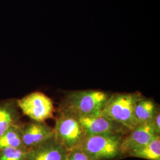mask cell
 Masks as SVG:
<instances>
[{
    "label": "cell",
    "mask_w": 160,
    "mask_h": 160,
    "mask_svg": "<svg viewBox=\"0 0 160 160\" xmlns=\"http://www.w3.org/2000/svg\"><path fill=\"white\" fill-rule=\"evenodd\" d=\"M155 135L152 121L138 125L123 138L120 157H129L133 151L148 143Z\"/></svg>",
    "instance_id": "cell-7"
},
{
    "label": "cell",
    "mask_w": 160,
    "mask_h": 160,
    "mask_svg": "<svg viewBox=\"0 0 160 160\" xmlns=\"http://www.w3.org/2000/svg\"><path fill=\"white\" fill-rule=\"evenodd\" d=\"M68 152L53 138L29 149L26 160H65Z\"/></svg>",
    "instance_id": "cell-9"
},
{
    "label": "cell",
    "mask_w": 160,
    "mask_h": 160,
    "mask_svg": "<svg viewBox=\"0 0 160 160\" xmlns=\"http://www.w3.org/2000/svg\"><path fill=\"white\" fill-rule=\"evenodd\" d=\"M121 135H86L77 148L83 151L92 160H112L120 158L123 138Z\"/></svg>",
    "instance_id": "cell-3"
},
{
    "label": "cell",
    "mask_w": 160,
    "mask_h": 160,
    "mask_svg": "<svg viewBox=\"0 0 160 160\" xmlns=\"http://www.w3.org/2000/svg\"><path fill=\"white\" fill-rule=\"evenodd\" d=\"M22 139L26 148H32L54 138L55 130L45 122L32 120L22 124Z\"/></svg>",
    "instance_id": "cell-8"
},
{
    "label": "cell",
    "mask_w": 160,
    "mask_h": 160,
    "mask_svg": "<svg viewBox=\"0 0 160 160\" xmlns=\"http://www.w3.org/2000/svg\"><path fill=\"white\" fill-rule=\"evenodd\" d=\"M110 95L96 90L70 92L63 98L58 110L77 117L100 115Z\"/></svg>",
    "instance_id": "cell-1"
},
{
    "label": "cell",
    "mask_w": 160,
    "mask_h": 160,
    "mask_svg": "<svg viewBox=\"0 0 160 160\" xmlns=\"http://www.w3.org/2000/svg\"><path fill=\"white\" fill-rule=\"evenodd\" d=\"M86 135H121L130 131L120 123L101 115L77 117Z\"/></svg>",
    "instance_id": "cell-6"
},
{
    "label": "cell",
    "mask_w": 160,
    "mask_h": 160,
    "mask_svg": "<svg viewBox=\"0 0 160 160\" xmlns=\"http://www.w3.org/2000/svg\"><path fill=\"white\" fill-rule=\"evenodd\" d=\"M129 157L148 160H160V135H155L148 143L133 151Z\"/></svg>",
    "instance_id": "cell-12"
},
{
    "label": "cell",
    "mask_w": 160,
    "mask_h": 160,
    "mask_svg": "<svg viewBox=\"0 0 160 160\" xmlns=\"http://www.w3.org/2000/svg\"><path fill=\"white\" fill-rule=\"evenodd\" d=\"M65 160H92L80 148H75L68 152Z\"/></svg>",
    "instance_id": "cell-15"
},
{
    "label": "cell",
    "mask_w": 160,
    "mask_h": 160,
    "mask_svg": "<svg viewBox=\"0 0 160 160\" xmlns=\"http://www.w3.org/2000/svg\"><path fill=\"white\" fill-rule=\"evenodd\" d=\"M54 138L68 151L77 148L86 134L77 116L59 110L55 118Z\"/></svg>",
    "instance_id": "cell-4"
},
{
    "label": "cell",
    "mask_w": 160,
    "mask_h": 160,
    "mask_svg": "<svg viewBox=\"0 0 160 160\" xmlns=\"http://www.w3.org/2000/svg\"><path fill=\"white\" fill-rule=\"evenodd\" d=\"M21 116L17 99L8 98L0 102V137L12 126L20 123Z\"/></svg>",
    "instance_id": "cell-10"
},
{
    "label": "cell",
    "mask_w": 160,
    "mask_h": 160,
    "mask_svg": "<svg viewBox=\"0 0 160 160\" xmlns=\"http://www.w3.org/2000/svg\"><path fill=\"white\" fill-rule=\"evenodd\" d=\"M22 122L12 126L0 137V150L9 147H24L22 139Z\"/></svg>",
    "instance_id": "cell-13"
},
{
    "label": "cell",
    "mask_w": 160,
    "mask_h": 160,
    "mask_svg": "<svg viewBox=\"0 0 160 160\" xmlns=\"http://www.w3.org/2000/svg\"><path fill=\"white\" fill-rule=\"evenodd\" d=\"M17 103L23 114L32 120L45 122L47 119L55 118L53 102L42 92H31L21 99H17Z\"/></svg>",
    "instance_id": "cell-5"
},
{
    "label": "cell",
    "mask_w": 160,
    "mask_h": 160,
    "mask_svg": "<svg viewBox=\"0 0 160 160\" xmlns=\"http://www.w3.org/2000/svg\"><path fill=\"white\" fill-rule=\"evenodd\" d=\"M160 110L158 111L156 115L155 116L154 119L152 120L153 125L154 127L155 132L157 135H160Z\"/></svg>",
    "instance_id": "cell-16"
},
{
    "label": "cell",
    "mask_w": 160,
    "mask_h": 160,
    "mask_svg": "<svg viewBox=\"0 0 160 160\" xmlns=\"http://www.w3.org/2000/svg\"><path fill=\"white\" fill-rule=\"evenodd\" d=\"M143 96L139 92L110 95L100 115L120 123L131 131L138 125L134 110L136 103Z\"/></svg>",
    "instance_id": "cell-2"
},
{
    "label": "cell",
    "mask_w": 160,
    "mask_h": 160,
    "mask_svg": "<svg viewBox=\"0 0 160 160\" xmlns=\"http://www.w3.org/2000/svg\"><path fill=\"white\" fill-rule=\"evenodd\" d=\"M28 148L9 147L0 150V160H26Z\"/></svg>",
    "instance_id": "cell-14"
},
{
    "label": "cell",
    "mask_w": 160,
    "mask_h": 160,
    "mask_svg": "<svg viewBox=\"0 0 160 160\" xmlns=\"http://www.w3.org/2000/svg\"><path fill=\"white\" fill-rule=\"evenodd\" d=\"M159 110L153 100L143 96L136 103L134 110L138 125L152 121Z\"/></svg>",
    "instance_id": "cell-11"
}]
</instances>
